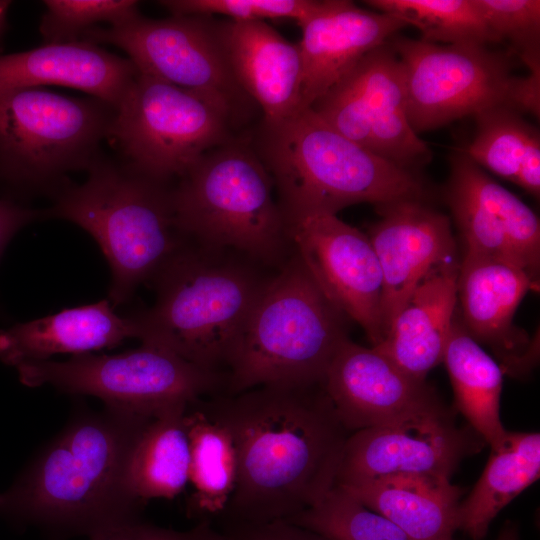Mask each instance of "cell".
I'll return each mask as SVG.
<instances>
[{"label": "cell", "instance_id": "obj_1", "mask_svg": "<svg viewBox=\"0 0 540 540\" xmlns=\"http://www.w3.org/2000/svg\"><path fill=\"white\" fill-rule=\"evenodd\" d=\"M206 404L237 454L235 490L217 521L289 520L336 485L351 433L322 384L259 386Z\"/></svg>", "mask_w": 540, "mask_h": 540}, {"label": "cell", "instance_id": "obj_2", "mask_svg": "<svg viewBox=\"0 0 540 540\" xmlns=\"http://www.w3.org/2000/svg\"><path fill=\"white\" fill-rule=\"evenodd\" d=\"M152 417L107 406L74 416L0 493V515L55 538H90L140 519L126 467Z\"/></svg>", "mask_w": 540, "mask_h": 540}, {"label": "cell", "instance_id": "obj_3", "mask_svg": "<svg viewBox=\"0 0 540 540\" xmlns=\"http://www.w3.org/2000/svg\"><path fill=\"white\" fill-rule=\"evenodd\" d=\"M278 269L187 239L152 277L155 301L132 316L137 339L226 373L232 350Z\"/></svg>", "mask_w": 540, "mask_h": 540}, {"label": "cell", "instance_id": "obj_4", "mask_svg": "<svg viewBox=\"0 0 540 540\" xmlns=\"http://www.w3.org/2000/svg\"><path fill=\"white\" fill-rule=\"evenodd\" d=\"M260 154L287 227L357 203L377 207L427 198L425 183L416 172L348 139L310 107L263 124Z\"/></svg>", "mask_w": 540, "mask_h": 540}, {"label": "cell", "instance_id": "obj_5", "mask_svg": "<svg viewBox=\"0 0 540 540\" xmlns=\"http://www.w3.org/2000/svg\"><path fill=\"white\" fill-rule=\"evenodd\" d=\"M87 172L83 183L58 189L44 214L74 223L97 242L111 270L108 299L115 308L150 281L185 238L166 184L100 157Z\"/></svg>", "mask_w": 540, "mask_h": 540}, {"label": "cell", "instance_id": "obj_6", "mask_svg": "<svg viewBox=\"0 0 540 540\" xmlns=\"http://www.w3.org/2000/svg\"><path fill=\"white\" fill-rule=\"evenodd\" d=\"M347 317L293 252L253 308L227 363L226 395L259 386L322 384Z\"/></svg>", "mask_w": 540, "mask_h": 540}, {"label": "cell", "instance_id": "obj_7", "mask_svg": "<svg viewBox=\"0 0 540 540\" xmlns=\"http://www.w3.org/2000/svg\"><path fill=\"white\" fill-rule=\"evenodd\" d=\"M179 179L171 201L185 239L238 251L273 269L290 258L272 178L246 143L229 140L211 149Z\"/></svg>", "mask_w": 540, "mask_h": 540}, {"label": "cell", "instance_id": "obj_8", "mask_svg": "<svg viewBox=\"0 0 540 540\" xmlns=\"http://www.w3.org/2000/svg\"><path fill=\"white\" fill-rule=\"evenodd\" d=\"M116 108L95 98L67 97L43 87L0 92V181L14 191L60 184L88 170L110 138Z\"/></svg>", "mask_w": 540, "mask_h": 540}, {"label": "cell", "instance_id": "obj_9", "mask_svg": "<svg viewBox=\"0 0 540 540\" xmlns=\"http://www.w3.org/2000/svg\"><path fill=\"white\" fill-rule=\"evenodd\" d=\"M389 43L403 67L408 120L417 134L500 106L539 116L540 71L513 75L507 54L404 37Z\"/></svg>", "mask_w": 540, "mask_h": 540}, {"label": "cell", "instance_id": "obj_10", "mask_svg": "<svg viewBox=\"0 0 540 540\" xmlns=\"http://www.w3.org/2000/svg\"><path fill=\"white\" fill-rule=\"evenodd\" d=\"M27 387L49 385L101 399L104 406L147 416L226 394L227 375L205 370L157 346L142 343L123 353L75 355L15 368Z\"/></svg>", "mask_w": 540, "mask_h": 540}, {"label": "cell", "instance_id": "obj_11", "mask_svg": "<svg viewBox=\"0 0 540 540\" xmlns=\"http://www.w3.org/2000/svg\"><path fill=\"white\" fill-rule=\"evenodd\" d=\"M231 124L230 116L206 97L138 71L116 108L109 139L127 165L166 184L229 141Z\"/></svg>", "mask_w": 540, "mask_h": 540}, {"label": "cell", "instance_id": "obj_12", "mask_svg": "<svg viewBox=\"0 0 540 540\" xmlns=\"http://www.w3.org/2000/svg\"><path fill=\"white\" fill-rule=\"evenodd\" d=\"M220 23L205 16L140 14L116 26H98L81 40L120 48L139 72L206 97L234 122L251 99L233 73Z\"/></svg>", "mask_w": 540, "mask_h": 540}, {"label": "cell", "instance_id": "obj_13", "mask_svg": "<svg viewBox=\"0 0 540 540\" xmlns=\"http://www.w3.org/2000/svg\"><path fill=\"white\" fill-rule=\"evenodd\" d=\"M310 108L340 134L407 170L415 172L432 158L409 123L403 67L389 41Z\"/></svg>", "mask_w": 540, "mask_h": 540}, {"label": "cell", "instance_id": "obj_14", "mask_svg": "<svg viewBox=\"0 0 540 540\" xmlns=\"http://www.w3.org/2000/svg\"><path fill=\"white\" fill-rule=\"evenodd\" d=\"M469 426H458L443 404L395 421L352 432L336 485L396 474L450 478L459 464L485 445Z\"/></svg>", "mask_w": 540, "mask_h": 540}, {"label": "cell", "instance_id": "obj_15", "mask_svg": "<svg viewBox=\"0 0 540 540\" xmlns=\"http://www.w3.org/2000/svg\"><path fill=\"white\" fill-rule=\"evenodd\" d=\"M287 232L292 251L323 294L362 327L372 347L380 344L382 274L368 236L328 213L299 219Z\"/></svg>", "mask_w": 540, "mask_h": 540}, {"label": "cell", "instance_id": "obj_16", "mask_svg": "<svg viewBox=\"0 0 540 540\" xmlns=\"http://www.w3.org/2000/svg\"><path fill=\"white\" fill-rule=\"evenodd\" d=\"M322 387L350 433L442 404L426 381L408 375L377 348L349 338L333 356Z\"/></svg>", "mask_w": 540, "mask_h": 540}, {"label": "cell", "instance_id": "obj_17", "mask_svg": "<svg viewBox=\"0 0 540 540\" xmlns=\"http://www.w3.org/2000/svg\"><path fill=\"white\" fill-rule=\"evenodd\" d=\"M380 220L368 238L382 274L385 337L418 284L436 266L454 258L449 218L424 200H402L376 207Z\"/></svg>", "mask_w": 540, "mask_h": 540}, {"label": "cell", "instance_id": "obj_18", "mask_svg": "<svg viewBox=\"0 0 540 540\" xmlns=\"http://www.w3.org/2000/svg\"><path fill=\"white\" fill-rule=\"evenodd\" d=\"M298 25L302 30L297 43L302 63L300 110L309 108L369 52L407 26L392 15L346 0L320 1Z\"/></svg>", "mask_w": 540, "mask_h": 540}, {"label": "cell", "instance_id": "obj_19", "mask_svg": "<svg viewBox=\"0 0 540 540\" xmlns=\"http://www.w3.org/2000/svg\"><path fill=\"white\" fill-rule=\"evenodd\" d=\"M536 283L522 269L465 253L459 264L457 297L461 323L478 343L491 347L509 374L529 370L535 349L525 332L514 326V314Z\"/></svg>", "mask_w": 540, "mask_h": 540}, {"label": "cell", "instance_id": "obj_20", "mask_svg": "<svg viewBox=\"0 0 540 540\" xmlns=\"http://www.w3.org/2000/svg\"><path fill=\"white\" fill-rule=\"evenodd\" d=\"M221 35L239 85L263 112V124L300 110L302 63L297 43L266 21H221Z\"/></svg>", "mask_w": 540, "mask_h": 540}, {"label": "cell", "instance_id": "obj_21", "mask_svg": "<svg viewBox=\"0 0 540 540\" xmlns=\"http://www.w3.org/2000/svg\"><path fill=\"white\" fill-rule=\"evenodd\" d=\"M138 73L130 59L87 41L44 44L0 55V92L29 87H71L117 108Z\"/></svg>", "mask_w": 540, "mask_h": 540}, {"label": "cell", "instance_id": "obj_22", "mask_svg": "<svg viewBox=\"0 0 540 540\" xmlns=\"http://www.w3.org/2000/svg\"><path fill=\"white\" fill-rule=\"evenodd\" d=\"M137 338L132 316L115 312L109 299L0 329V361L14 369L56 354L83 355Z\"/></svg>", "mask_w": 540, "mask_h": 540}, {"label": "cell", "instance_id": "obj_23", "mask_svg": "<svg viewBox=\"0 0 540 540\" xmlns=\"http://www.w3.org/2000/svg\"><path fill=\"white\" fill-rule=\"evenodd\" d=\"M458 270L454 257L426 275L395 317L384 340L374 346L419 381H426L429 371L443 362L456 314Z\"/></svg>", "mask_w": 540, "mask_h": 540}, {"label": "cell", "instance_id": "obj_24", "mask_svg": "<svg viewBox=\"0 0 540 540\" xmlns=\"http://www.w3.org/2000/svg\"><path fill=\"white\" fill-rule=\"evenodd\" d=\"M411 540H453L463 490L435 474H396L337 485Z\"/></svg>", "mask_w": 540, "mask_h": 540}, {"label": "cell", "instance_id": "obj_25", "mask_svg": "<svg viewBox=\"0 0 540 540\" xmlns=\"http://www.w3.org/2000/svg\"><path fill=\"white\" fill-rule=\"evenodd\" d=\"M540 475V434L506 431L491 447L487 464L467 498L459 503L457 530L482 540L499 512Z\"/></svg>", "mask_w": 540, "mask_h": 540}, {"label": "cell", "instance_id": "obj_26", "mask_svg": "<svg viewBox=\"0 0 540 540\" xmlns=\"http://www.w3.org/2000/svg\"><path fill=\"white\" fill-rule=\"evenodd\" d=\"M186 407L152 417L137 436L126 467L129 496L142 507L151 499H173L189 483L190 443Z\"/></svg>", "mask_w": 540, "mask_h": 540}, {"label": "cell", "instance_id": "obj_27", "mask_svg": "<svg viewBox=\"0 0 540 540\" xmlns=\"http://www.w3.org/2000/svg\"><path fill=\"white\" fill-rule=\"evenodd\" d=\"M190 443L188 502L191 517L214 522L226 509L237 481V454L228 428L210 411L206 398L185 412Z\"/></svg>", "mask_w": 540, "mask_h": 540}, {"label": "cell", "instance_id": "obj_28", "mask_svg": "<svg viewBox=\"0 0 540 540\" xmlns=\"http://www.w3.org/2000/svg\"><path fill=\"white\" fill-rule=\"evenodd\" d=\"M443 362L453 388L457 410L490 447L506 430L500 419L502 367L466 331L456 312Z\"/></svg>", "mask_w": 540, "mask_h": 540}, {"label": "cell", "instance_id": "obj_29", "mask_svg": "<svg viewBox=\"0 0 540 540\" xmlns=\"http://www.w3.org/2000/svg\"><path fill=\"white\" fill-rule=\"evenodd\" d=\"M451 173L460 178L475 197L497 217L525 272L538 284L540 222L534 211L488 176L463 152L452 157Z\"/></svg>", "mask_w": 540, "mask_h": 540}, {"label": "cell", "instance_id": "obj_30", "mask_svg": "<svg viewBox=\"0 0 540 540\" xmlns=\"http://www.w3.org/2000/svg\"><path fill=\"white\" fill-rule=\"evenodd\" d=\"M374 10L415 26L422 40L446 44L496 43L474 0H369Z\"/></svg>", "mask_w": 540, "mask_h": 540}, {"label": "cell", "instance_id": "obj_31", "mask_svg": "<svg viewBox=\"0 0 540 540\" xmlns=\"http://www.w3.org/2000/svg\"><path fill=\"white\" fill-rule=\"evenodd\" d=\"M506 106L477 115L476 133L463 153L474 163L517 184L520 166L531 139L538 130Z\"/></svg>", "mask_w": 540, "mask_h": 540}, {"label": "cell", "instance_id": "obj_32", "mask_svg": "<svg viewBox=\"0 0 540 540\" xmlns=\"http://www.w3.org/2000/svg\"><path fill=\"white\" fill-rule=\"evenodd\" d=\"M286 521L330 540H411L390 520L337 485L318 503Z\"/></svg>", "mask_w": 540, "mask_h": 540}, {"label": "cell", "instance_id": "obj_33", "mask_svg": "<svg viewBox=\"0 0 540 540\" xmlns=\"http://www.w3.org/2000/svg\"><path fill=\"white\" fill-rule=\"evenodd\" d=\"M446 199L464 241L465 253L501 261L525 271L497 217L451 172Z\"/></svg>", "mask_w": 540, "mask_h": 540}, {"label": "cell", "instance_id": "obj_34", "mask_svg": "<svg viewBox=\"0 0 540 540\" xmlns=\"http://www.w3.org/2000/svg\"><path fill=\"white\" fill-rule=\"evenodd\" d=\"M39 25L44 44L80 41L100 23L116 26L138 15L134 0H45Z\"/></svg>", "mask_w": 540, "mask_h": 540}, {"label": "cell", "instance_id": "obj_35", "mask_svg": "<svg viewBox=\"0 0 540 540\" xmlns=\"http://www.w3.org/2000/svg\"><path fill=\"white\" fill-rule=\"evenodd\" d=\"M474 1L496 43L508 42L529 72L540 71V1Z\"/></svg>", "mask_w": 540, "mask_h": 540}, {"label": "cell", "instance_id": "obj_36", "mask_svg": "<svg viewBox=\"0 0 540 540\" xmlns=\"http://www.w3.org/2000/svg\"><path fill=\"white\" fill-rule=\"evenodd\" d=\"M171 16L224 15L230 21L293 19L297 24L320 5L312 0H166L159 2Z\"/></svg>", "mask_w": 540, "mask_h": 540}, {"label": "cell", "instance_id": "obj_37", "mask_svg": "<svg viewBox=\"0 0 540 540\" xmlns=\"http://www.w3.org/2000/svg\"><path fill=\"white\" fill-rule=\"evenodd\" d=\"M89 540H227L211 520H201L186 530L155 525L142 518L98 533Z\"/></svg>", "mask_w": 540, "mask_h": 540}, {"label": "cell", "instance_id": "obj_38", "mask_svg": "<svg viewBox=\"0 0 540 540\" xmlns=\"http://www.w3.org/2000/svg\"><path fill=\"white\" fill-rule=\"evenodd\" d=\"M218 522V528L227 540H330L315 531L286 520L263 523Z\"/></svg>", "mask_w": 540, "mask_h": 540}, {"label": "cell", "instance_id": "obj_39", "mask_svg": "<svg viewBox=\"0 0 540 540\" xmlns=\"http://www.w3.org/2000/svg\"><path fill=\"white\" fill-rule=\"evenodd\" d=\"M45 218L44 211L0 198V261L13 237L30 223Z\"/></svg>", "mask_w": 540, "mask_h": 540}, {"label": "cell", "instance_id": "obj_40", "mask_svg": "<svg viewBox=\"0 0 540 540\" xmlns=\"http://www.w3.org/2000/svg\"><path fill=\"white\" fill-rule=\"evenodd\" d=\"M517 185L535 198L540 195V138L534 136L523 157Z\"/></svg>", "mask_w": 540, "mask_h": 540}, {"label": "cell", "instance_id": "obj_41", "mask_svg": "<svg viewBox=\"0 0 540 540\" xmlns=\"http://www.w3.org/2000/svg\"><path fill=\"white\" fill-rule=\"evenodd\" d=\"M519 539H520V535H519L518 526L512 521H507L501 528L495 540H519Z\"/></svg>", "mask_w": 540, "mask_h": 540}, {"label": "cell", "instance_id": "obj_42", "mask_svg": "<svg viewBox=\"0 0 540 540\" xmlns=\"http://www.w3.org/2000/svg\"><path fill=\"white\" fill-rule=\"evenodd\" d=\"M12 2L9 0H0V36L2 35L7 22V15Z\"/></svg>", "mask_w": 540, "mask_h": 540}]
</instances>
